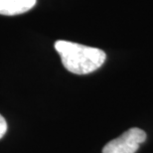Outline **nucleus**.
Instances as JSON below:
<instances>
[{"label": "nucleus", "mask_w": 153, "mask_h": 153, "mask_svg": "<svg viewBox=\"0 0 153 153\" xmlns=\"http://www.w3.org/2000/svg\"><path fill=\"white\" fill-rule=\"evenodd\" d=\"M55 49L60 55L63 66L76 75H87L100 69L106 59L102 50L76 43L59 40Z\"/></svg>", "instance_id": "f257e3e1"}, {"label": "nucleus", "mask_w": 153, "mask_h": 153, "mask_svg": "<svg viewBox=\"0 0 153 153\" xmlns=\"http://www.w3.org/2000/svg\"><path fill=\"white\" fill-rule=\"evenodd\" d=\"M145 140L146 133L142 129L130 128L117 138L106 143L102 153H135Z\"/></svg>", "instance_id": "f03ea898"}, {"label": "nucleus", "mask_w": 153, "mask_h": 153, "mask_svg": "<svg viewBox=\"0 0 153 153\" xmlns=\"http://www.w3.org/2000/svg\"><path fill=\"white\" fill-rule=\"evenodd\" d=\"M37 0H0V15L23 14L31 10L36 5Z\"/></svg>", "instance_id": "7ed1b4c3"}, {"label": "nucleus", "mask_w": 153, "mask_h": 153, "mask_svg": "<svg viewBox=\"0 0 153 153\" xmlns=\"http://www.w3.org/2000/svg\"><path fill=\"white\" fill-rule=\"evenodd\" d=\"M6 131H7V122H6L5 118L0 114V139L4 136Z\"/></svg>", "instance_id": "20e7f679"}]
</instances>
